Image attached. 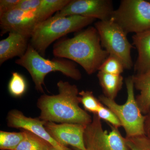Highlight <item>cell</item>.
I'll list each match as a JSON object with an SVG mask.
<instances>
[{"instance_id":"6da1fadb","label":"cell","mask_w":150,"mask_h":150,"mask_svg":"<svg viewBox=\"0 0 150 150\" xmlns=\"http://www.w3.org/2000/svg\"><path fill=\"white\" fill-rule=\"evenodd\" d=\"M57 86L58 94H43L38 100L37 106L40 111L38 118L46 122L86 126L91 123V116L80 106L77 86L62 80L57 83Z\"/></svg>"},{"instance_id":"7a4b0ae2","label":"cell","mask_w":150,"mask_h":150,"mask_svg":"<svg viewBox=\"0 0 150 150\" xmlns=\"http://www.w3.org/2000/svg\"><path fill=\"white\" fill-rule=\"evenodd\" d=\"M53 53L56 58L77 63L88 75L98 71L109 55L102 48L96 28L92 26L79 31L74 37L56 42Z\"/></svg>"},{"instance_id":"3957f363","label":"cell","mask_w":150,"mask_h":150,"mask_svg":"<svg viewBox=\"0 0 150 150\" xmlns=\"http://www.w3.org/2000/svg\"><path fill=\"white\" fill-rule=\"evenodd\" d=\"M95 20L80 16H54L37 25L30 37V44L44 57L47 48L55 40L71 33L80 31Z\"/></svg>"},{"instance_id":"277c9868","label":"cell","mask_w":150,"mask_h":150,"mask_svg":"<svg viewBox=\"0 0 150 150\" xmlns=\"http://www.w3.org/2000/svg\"><path fill=\"white\" fill-rule=\"evenodd\" d=\"M15 63L27 70L32 78L35 89L40 93H44V79L49 73L60 72L75 80H79L82 78L80 71L75 62L62 58L52 60L45 59L30 43L24 56L16 60Z\"/></svg>"},{"instance_id":"5b68a950","label":"cell","mask_w":150,"mask_h":150,"mask_svg":"<svg viewBox=\"0 0 150 150\" xmlns=\"http://www.w3.org/2000/svg\"><path fill=\"white\" fill-rule=\"evenodd\" d=\"M125 82L127 99L124 104H118L115 100L108 98L104 95L100 96L98 99L116 115L125 130L126 137L130 138L146 134V115L141 112L136 101L133 76L126 78Z\"/></svg>"},{"instance_id":"8992f818","label":"cell","mask_w":150,"mask_h":150,"mask_svg":"<svg viewBox=\"0 0 150 150\" xmlns=\"http://www.w3.org/2000/svg\"><path fill=\"white\" fill-rule=\"evenodd\" d=\"M95 27L99 34L101 46L109 55L119 59L125 69H132L131 52L134 47L123 29L111 19L99 21L96 23Z\"/></svg>"},{"instance_id":"52a82bcc","label":"cell","mask_w":150,"mask_h":150,"mask_svg":"<svg viewBox=\"0 0 150 150\" xmlns=\"http://www.w3.org/2000/svg\"><path fill=\"white\" fill-rule=\"evenodd\" d=\"M110 19L126 34L150 30V2L144 0H123L113 11Z\"/></svg>"},{"instance_id":"ba28073f","label":"cell","mask_w":150,"mask_h":150,"mask_svg":"<svg viewBox=\"0 0 150 150\" xmlns=\"http://www.w3.org/2000/svg\"><path fill=\"white\" fill-rule=\"evenodd\" d=\"M108 134L103 128L101 119L93 114L91 123L86 126L83 139L86 150H130L125 138L118 128L111 126Z\"/></svg>"},{"instance_id":"9c48e42d","label":"cell","mask_w":150,"mask_h":150,"mask_svg":"<svg viewBox=\"0 0 150 150\" xmlns=\"http://www.w3.org/2000/svg\"><path fill=\"white\" fill-rule=\"evenodd\" d=\"M114 11L112 1L110 0H70L65 7L54 16H80L107 21L111 18Z\"/></svg>"},{"instance_id":"30bf717a","label":"cell","mask_w":150,"mask_h":150,"mask_svg":"<svg viewBox=\"0 0 150 150\" xmlns=\"http://www.w3.org/2000/svg\"><path fill=\"white\" fill-rule=\"evenodd\" d=\"M38 23L35 12H28L15 8L0 16L1 35L7 32H15L30 38Z\"/></svg>"},{"instance_id":"8fae6325","label":"cell","mask_w":150,"mask_h":150,"mask_svg":"<svg viewBox=\"0 0 150 150\" xmlns=\"http://www.w3.org/2000/svg\"><path fill=\"white\" fill-rule=\"evenodd\" d=\"M44 127L51 137L60 145L67 147L69 145L81 150H86L83 139L86 126L46 121Z\"/></svg>"},{"instance_id":"7c38bea8","label":"cell","mask_w":150,"mask_h":150,"mask_svg":"<svg viewBox=\"0 0 150 150\" xmlns=\"http://www.w3.org/2000/svg\"><path fill=\"white\" fill-rule=\"evenodd\" d=\"M9 127L23 129L32 132L48 142L54 147L59 150H72L60 145L49 135L44 127L46 121L39 118L26 117L21 111L13 109L8 112L7 117Z\"/></svg>"},{"instance_id":"4fadbf2b","label":"cell","mask_w":150,"mask_h":150,"mask_svg":"<svg viewBox=\"0 0 150 150\" xmlns=\"http://www.w3.org/2000/svg\"><path fill=\"white\" fill-rule=\"evenodd\" d=\"M29 38L17 33H9L7 37L0 41V65L14 57L24 56Z\"/></svg>"},{"instance_id":"5bb4252c","label":"cell","mask_w":150,"mask_h":150,"mask_svg":"<svg viewBox=\"0 0 150 150\" xmlns=\"http://www.w3.org/2000/svg\"><path fill=\"white\" fill-rule=\"evenodd\" d=\"M132 40L138 53L134 71L137 74L146 72L150 70V30L134 34Z\"/></svg>"},{"instance_id":"9a60e30c","label":"cell","mask_w":150,"mask_h":150,"mask_svg":"<svg viewBox=\"0 0 150 150\" xmlns=\"http://www.w3.org/2000/svg\"><path fill=\"white\" fill-rule=\"evenodd\" d=\"M134 86L140 94L136 97L141 112L146 115L150 112V70L133 76Z\"/></svg>"},{"instance_id":"2e32d148","label":"cell","mask_w":150,"mask_h":150,"mask_svg":"<svg viewBox=\"0 0 150 150\" xmlns=\"http://www.w3.org/2000/svg\"><path fill=\"white\" fill-rule=\"evenodd\" d=\"M97 77L105 96L115 100L122 88L123 78L121 75H113L98 71Z\"/></svg>"},{"instance_id":"e0dca14e","label":"cell","mask_w":150,"mask_h":150,"mask_svg":"<svg viewBox=\"0 0 150 150\" xmlns=\"http://www.w3.org/2000/svg\"><path fill=\"white\" fill-rule=\"evenodd\" d=\"M23 139L15 150H49L53 147L48 142L35 134L22 129Z\"/></svg>"},{"instance_id":"ac0fdd59","label":"cell","mask_w":150,"mask_h":150,"mask_svg":"<svg viewBox=\"0 0 150 150\" xmlns=\"http://www.w3.org/2000/svg\"><path fill=\"white\" fill-rule=\"evenodd\" d=\"M70 0H41V4L35 12L39 23L51 17L69 3Z\"/></svg>"},{"instance_id":"d6986e66","label":"cell","mask_w":150,"mask_h":150,"mask_svg":"<svg viewBox=\"0 0 150 150\" xmlns=\"http://www.w3.org/2000/svg\"><path fill=\"white\" fill-rule=\"evenodd\" d=\"M23 139L22 131L10 132L0 131V149L15 150Z\"/></svg>"},{"instance_id":"ffe728a7","label":"cell","mask_w":150,"mask_h":150,"mask_svg":"<svg viewBox=\"0 0 150 150\" xmlns=\"http://www.w3.org/2000/svg\"><path fill=\"white\" fill-rule=\"evenodd\" d=\"M27 88V84L24 77L19 73L13 72L8 84L9 93L14 97H20Z\"/></svg>"},{"instance_id":"44dd1931","label":"cell","mask_w":150,"mask_h":150,"mask_svg":"<svg viewBox=\"0 0 150 150\" xmlns=\"http://www.w3.org/2000/svg\"><path fill=\"white\" fill-rule=\"evenodd\" d=\"M80 103L86 111L96 114L102 103L97 99L92 91H82L79 92Z\"/></svg>"},{"instance_id":"7402d4cb","label":"cell","mask_w":150,"mask_h":150,"mask_svg":"<svg viewBox=\"0 0 150 150\" xmlns=\"http://www.w3.org/2000/svg\"><path fill=\"white\" fill-rule=\"evenodd\" d=\"M125 139L130 150H150V132Z\"/></svg>"},{"instance_id":"603a6c76","label":"cell","mask_w":150,"mask_h":150,"mask_svg":"<svg viewBox=\"0 0 150 150\" xmlns=\"http://www.w3.org/2000/svg\"><path fill=\"white\" fill-rule=\"evenodd\" d=\"M125 69L121 61L114 56L109 55L100 66L98 71L113 75H121Z\"/></svg>"},{"instance_id":"cb8c5ba5","label":"cell","mask_w":150,"mask_h":150,"mask_svg":"<svg viewBox=\"0 0 150 150\" xmlns=\"http://www.w3.org/2000/svg\"><path fill=\"white\" fill-rule=\"evenodd\" d=\"M96 115L100 119L104 120L110 123L111 126L118 128L121 126V122L112 110L102 104Z\"/></svg>"},{"instance_id":"d4e9b609","label":"cell","mask_w":150,"mask_h":150,"mask_svg":"<svg viewBox=\"0 0 150 150\" xmlns=\"http://www.w3.org/2000/svg\"><path fill=\"white\" fill-rule=\"evenodd\" d=\"M41 0H20L16 8L25 12H35L41 4Z\"/></svg>"},{"instance_id":"484cf974","label":"cell","mask_w":150,"mask_h":150,"mask_svg":"<svg viewBox=\"0 0 150 150\" xmlns=\"http://www.w3.org/2000/svg\"><path fill=\"white\" fill-rule=\"evenodd\" d=\"M20 0H1L0 16L16 8Z\"/></svg>"},{"instance_id":"4316f807","label":"cell","mask_w":150,"mask_h":150,"mask_svg":"<svg viewBox=\"0 0 150 150\" xmlns=\"http://www.w3.org/2000/svg\"><path fill=\"white\" fill-rule=\"evenodd\" d=\"M145 129L146 133L150 132V112L146 115Z\"/></svg>"},{"instance_id":"83f0119b","label":"cell","mask_w":150,"mask_h":150,"mask_svg":"<svg viewBox=\"0 0 150 150\" xmlns=\"http://www.w3.org/2000/svg\"><path fill=\"white\" fill-rule=\"evenodd\" d=\"M49 150H58V149H56V148L54 147H52V148H51Z\"/></svg>"},{"instance_id":"f1b7e54d","label":"cell","mask_w":150,"mask_h":150,"mask_svg":"<svg viewBox=\"0 0 150 150\" xmlns=\"http://www.w3.org/2000/svg\"><path fill=\"white\" fill-rule=\"evenodd\" d=\"M73 150H81L80 149H77V148H74V147H72Z\"/></svg>"},{"instance_id":"f546056e","label":"cell","mask_w":150,"mask_h":150,"mask_svg":"<svg viewBox=\"0 0 150 150\" xmlns=\"http://www.w3.org/2000/svg\"></svg>"}]
</instances>
